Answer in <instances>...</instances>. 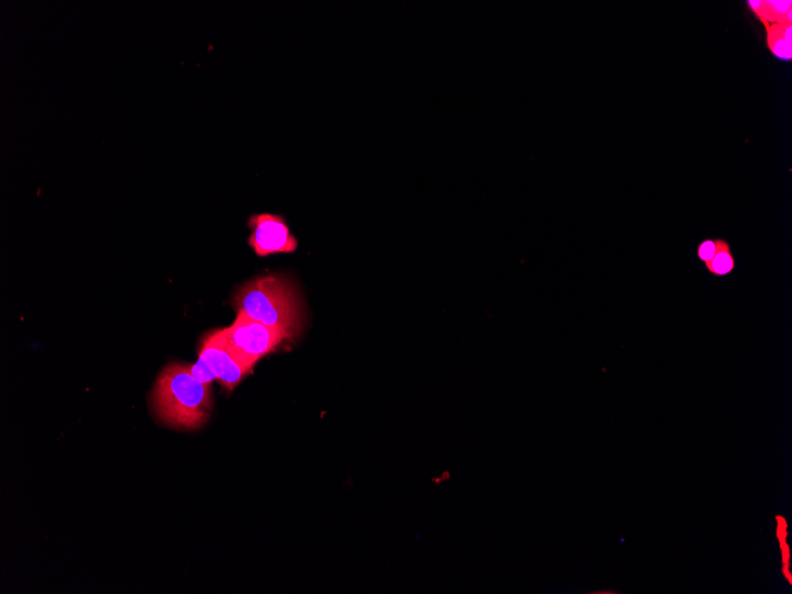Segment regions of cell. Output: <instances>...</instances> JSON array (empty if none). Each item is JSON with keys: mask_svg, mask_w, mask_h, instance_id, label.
<instances>
[{"mask_svg": "<svg viewBox=\"0 0 792 594\" xmlns=\"http://www.w3.org/2000/svg\"><path fill=\"white\" fill-rule=\"evenodd\" d=\"M220 332L227 346L251 370L259 360L289 340L284 332L266 327L240 312L231 327L221 329Z\"/></svg>", "mask_w": 792, "mask_h": 594, "instance_id": "obj_3", "label": "cell"}, {"mask_svg": "<svg viewBox=\"0 0 792 594\" xmlns=\"http://www.w3.org/2000/svg\"><path fill=\"white\" fill-rule=\"evenodd\" d=\"M152 406L163 424L174 429L198 430L212 413V391L209 385L195 378L190 366L172 363L158 376Z\"/></svg>", "mask_w": 792, "mask_h": 594, "instance_id": "obj_1", "label": "cell"}, {"mask_svg": "<svg viewBox=\"0 0 792 594\" xmlns=\"http://www.w3.org/2000/svg\"><path fill=\"white\" fill-rule=\"evenodd\" d=\"M749 8L764 24L792 23V2L791 0H749Z\"/></svg>", "mask_w": 792, "mask_h": 594, "instance_id": "obj_6", "label": "cell"}, {"mask_svg": "<svg viewBox=\"0 0 792 594\" xmlns=\"http://www.w3.org/2000/svg\"><path fill=\"white\" fill-rule=\"evenodd\" d=\"M248 227L252 232L248 244L258 257L297 251L298 240L291 233L283 216L255 214L249 217Z\"/></svg>", "mask_w": 792, "mask_h": 594, "instance_id": "obj_4", "label": "cell"}, {"mask_svg": "<svg viewBox=\"0 0 792 594\" xmlns=\"http://www.w3.org/2000/svg\"><path fill=\"white\" fill-rule=\"evenodd\" d=\"M191 373L195 376V378L204 383V385L212 386L214 380H216L212 369H210L206 363L202 360L198 359V361L190 366Z\"/></svg>", "mask_w": 792, "mask_h": 594, "instance_id": "obj_10", "label": "cell"}, {"mask_svg": "<svg viewBox=\"0 0 792 594\" xmlns=\"http://www.w3.org/2000/svg\"><path fill=\"white\" fill-rule=\"evenodd\" d=\"M236 310L295 340L304 327V308L296 286L283 276L247 281L235 295Z\"/></svg>", "mask_w": 792, "mask_h": 594, "instance_id": "obj_2", "label": "cell"}, {"mask_svg": "<svg viewBox=\"0 0 792 594\" xmlns=\"http://www.w3.org/2000/svg\"><path fill=\"white\" fill-rule=\"evenodd\" d=\"M198 359L212 369L216 380H219L221 386L229 392L253 372L227 346L220 330L213 331L203 338Z\"/></svg>", "mask_w": 792, "mask_h": 594, "instance_id": "obj_5", "label": "cell"}, {"mask_svg": "<svg viewBox=\"0 0 792 594\" xmlns=\"http://www.w3.org/2000/svg\"><path fill=\"white\" fill-rule=\"evenodd\" d=\"M718 242L717 239H705L700 242L698 247H696V258H698L701 263H707L713 257L715 252H717Z\"/></svg>", "mask_w": 792, "mask_h": 594, "instance_id": "obj_9", "label": "cell"}, {"mask_svg": "<svg viewBox=\"0 0 792 594\" xmlns=\"http://www.w3.org/2000/svg\"><path fill=\"white\" fill-rule=\"evenodd\" d=\"M766 46L782 61L792 60V23L770 24L765 27Z\"/></svg>", "mask_w": 792, "mask_h": 594, "instance_id": "obj_7", "label": "cell"}, {"mask_svg": "<svg viewBox=\"0 0 792 594\" xmlns=\"http://www.w3.org/2000/svg\"><path fill=\"white\" fill-rule=\"evenodd\" d=\"M717 252L714 257L705 263L706 271L715 278H725L731 276L736 271L737 260L734 257L730 242L718 238Z\"/></svg>", "mask_w": 792, "mask_h": 594, "instance_id": "obj_8", "label": "cell"}]
</instances>
